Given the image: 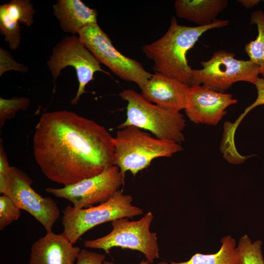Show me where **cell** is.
Listing matches in <instances>:
<instances>
[{
	"label": "cell",
	"instance_id": "cell-1",
	"mask_svg": "<svg viewBox=\"0 0 264 264\" xmlns=\"http://www.w3.org/2000/svg\"><path fill=\"white\" fill-rule=\"evenodd\" d=\"M113 138L104 126L72 111L45 112L35 127L33 153L48 179L66 186L114 165Z\"/></svg>",
	"mask_w": 264,
	"mask_h": 264
},
{
	"label": "cell",
	"instance_id": "cell-2",
	"mask_svg": "<svg viewBox=\"0 0 264 264\" xmlns=\"http://www.w3.org/2000/svg\"><path fill=\"white\" fill-rule=\"evenodd\" d=\"M228 20H218L202 26H188L178 24L172 17L166 33L154 42L145 44L141 50L147 58L153 62V69L190 86L192 68L187 59L188 51L206 31L227 25Z\"/></svg>",
	"mask_w": 264,
	"mask_h": 264
},
{
	"label": "cell",
	"instance_id": "cell-3",
	"mask_svg": "<svg viewBox=\"0 0 264 264\" xmlns=\"http://www.w3.org/2000/svg\"><path fill=\"white\" fill-rule=\"evenodd\" d=\"M114 165L125 176L127 171L135 176L158 157H169L181 152L180 144L153 137L148 132L130 126L120 129L113 138Z\"/></svg>",
	"mask_w": 264,
	"mask_h": 264
},
{
	"label": "cell",
	"instance_id": "cell-4",
	"mask_svg": "<svg viewBox=\"0 0 264 264\" xmlns=\"http://www.w3.org/2000/svg\"><path fill=\"white\" fill-rule=\"evenodd\" d=\"M127 102V117L118 128L132 126L148 131L156 138L180 144L185 140L183 131L186 126L184 116L180 112L165 109L146 99L132 89L119 93Z\"/></svg>",
	"mask_w": 264,
	"mask_h": 264
},
{
	"label": "cell",
	"instance_id": "cell-5",
	"mask_svg": "<svg viewBox=\"0 0 264 264\" xmlns=\"http://www.w3.org/2000/svg\"><path fill=\"white\" fill-rule=\"evenodd\" d=\"M130 195L117 190L108 200L96 206L77 209L68 205L63 210V233L72 244H75L86 232L108 221L141 215L143 210L132 204Z\"/></svg>",
	"mask_w": 264,
	"mask_h": 264
},
{
	"label": "cell",
	"instance_id": "cell-6",
	"mask_svg": "<svg viewBox=\"0 0 264 264\" xmlns=\"http://www.w3.org/2000/svg\"><path fill=\"white\" fill-rule=\"evenodd\" d=\"M154 217L150 211L138 220L131 221L127 218L114 220L111 221L112 229L109 234L95 240L84 241V246L102 249L108 254L115 247L137 250L153 264L159 258L157 234L150 230Z\"/></svg>",
	"mask_w": 264,
	"mask_h": 264
},
{
	"label": "cell",
	"instance_id": "cell-7",
	"mask_svg": "<svg viewBox=\"0 0 264 264\" xmlns=\"http://www.w3.org/2000/svg\"><path fill=\"white\" fill-rule=\"evenodd\" d=\"M234 53L223 50L215 52L211 58L200 63L202 68L192 69L190 86L201 85L225 93L236 82L254 85L259 78L260 68L251 61L237 59Z\"/></svg>",
	"mask_w": 264,
	"mask_h": 264
},
{
	"label": "cell",
	"instance_id": "cell-8",
	"mask_svg": "<svg viewBox=\"0 0 264 264\" xmlns=\"http://www.w3.org/2000/svg\"><path fill=\"white\" fill-rule=\"evenodd\" d=\"M78 34L81 42L98 62L122 80L135 83L141 89L151 77L152 74L140 63L124 56L114 47L109 36L97 23L86 26Z\"/></svg>",
	"mask_w": 264,
	"mask_h": 264
},
{
	"label": "cell",
	"instance_id": "cell-9",
	"mask_svg": "<svg viewBox=\"0 0 264 264\" xmlns=\"http://www.w3.org/2000/svg\"><path fill=\"white\" fill-rule=\"evenodd\" d=\"M47 66L54 83L64 68L67 66L74 68L79 86L76 96L71 101L72 105H76L81 95L86 92L85 88L88 83L94 80L96 72H102L110 76L109 72L102 68L100 63L76 35L65 36L53 47Z\"/></svg>",
	"mask_w": 264,
	"mask_h": 264
},
{
	"label": "cell",
	"instance_id": "cell-10",
	"mask_svg": "<svg viewBox=\"0 0 264 264\" xmlns=\"http://www.w3.org/2000/svg\"><path fill=\"white\" fill-rule=\"evenodd\" d=\"M119 168L112 165L100 174L61 188L48 187L46 192L70 201L77 209L92 207L108 200L125 183Z\"/></svg>",
	"mask_w": 264,
	"mask_h": 264
},
{
	"label": "cell",
	"instance_id": "cell-11",
	"mask_svg": "<svg viewBox=\"0 0 264 264\" xmlns=\"http://www.w3.org/2000/svg\"><path fill=\"white\" fill-rule=\"evenodd\" d=\"M33 180L25 173L11 166L4 193L21 210L27 211L44 228L46 232L52 227L60 217L57 203L50 197H43L31 185Z\"/></svg>",
	"mask_w": 264,
	"mask_h": 264
},
{
	"label": "cell",
	"instance_id": "cell-12",
	"mask_svg": "<svg viewBox=\"0 0 264 264\" xmlns=\"http://www.w3.org/2000/svg\"><path fill=\"white\" fill-rule=\"evenodd\" d=\"M238 101L229 93L215 91L202 85L189 87L185 113L196 124L216 125L227 113L226 109Z\"/></svg>",
	"mask_w": 264,
	"mask_h": 264
},
{
	"label": "cell",
	"instance_id": "cell-13",
	"mask_svg": "<svg viewBox=\"0 0 264 264\" xmlns=\"http://www.w3.org/2000/svg\"><path fill=\"white\" fill-rule=\"evenodd\" d=\"M188 86L158 73L152 74L141 89L149 101L169 110L180 112L185 107Z\"/></svg>",
	"mask_w": 264,
	"mask_h": 264
},
{
	"label": "cell",
	"instance_id": "cell-14",
	"mask_svg": "<svg viewBox=\"0 0 264 264\" xmlns=\"http://www.w3.org/2000/svg\"><path fill=\"white\" fill-rule=\"evenodd\" d=\"M81 251L64 233L46 232L33 243L29 264H74Z\"/></svg>",
	"mask_w": 264,
	"mask_h": 264
},
{
	"label": "cell",
	"instance_id": "cell-15",
	"mask_svg": "<svg viewBox=\"0 0 264 264\" xmlns=\"http://www.w3.org/2000/svg\"><path fill=\"white\" fill-rule=\"evenodd\" d=\"M35 13L29 0H11L0 5V33L11 50L20 47V23L30 27L34 22Z\"/></svg>",
	"mask_w": 264,
	"mask_h": 264
},
{
	"label": "cell",
	"instance_id": "cell-16",
	"mask_svg": "<svg viewBox=\"0 0 264 264\" xmlns=\"http://www.w3.org/2000/svg\"><path fill=\"white\" fill-rule=\"evenodd\" d=\"M52 8L62 30L72 35L89 24L97 23V10L81 0H58Z\"/></svg>",
	"mask_w": 264,
	"mask_h": 264
},
{
	"label": "cell",
	"instance_id": "cell-17",
	"mask_svg": "<svg viewBox=\"0 0 264 264\" xmlns=\"http://www.w3.org/2000/svg\"><path fill=\"white\" fill-rule=\"evenodd\" d=\"M228 3L227 0H176L175 9L178 18L202 26L217 21Z\"/></svg>",
	"mask_w": 264,
	"mask_h": 264
},
{
	"label": "cell",
	"instance_id": "cell-18",
	"mask_svg": "<svg viewBox=\"0 0 264 264\" xmlns=\"http://www.w3.org/2000/svg\"><path fill=\"white\" fill-rule=\"evenodd\" d=\"M220 242V248L215 253H196L186 262H172L170 264H243L236 241L231 236H224Z\"/></svg>",
	"mask_w": 264,
	"mask_h": 264
},
{
	"label": "cell",
	"instance_id": "cell-19",
	"mask_svg": "<svg viewBox=\"0 0 264 264\" xmlns=\"http://www.w3.org/2000/svg\"><path fill=\"white\" fill-rule=\"evenodd\" d=\"M256 24L258 35L244 46V51L249 60L260 68V74L264 79V12L261 10L252 12L250 17V25Z\"/></svg>",
	"mask_w": 264,
	"mask_h": 264
},
{
	"label": "cell",
	"instance_id": "cell-20",
	"mask_svg": "<svg viewBox=\"0 0 264 264\" xmlns=\"http://www.w3.org/2000/svg\"><path fill=\"white\" fill-rule=\"evenodd\" d=\"M262 244L260 240L252 242L246 234L240 238L237 247L243 264H264Z\"/></svg>",
	"mask_w": 264,
	"mask_h": 264
},
{
	"label": "cell",
	"instance_id": "cell-21",
	"mask_svg": "<svg viewBox=\"0 0 264 264\" xmlns=\"http://www.w3.org/2000/svg\"><path fill=\"white\" fill-rule=\"evenodd\" d=\"M30 100L24 97H14L11 99L0 98V125L2 127L5 121L14 117L19 110H25Z\"/></svg>",
	"mask_w": 264,
	"mask_h": 264
},
{
	"label": "cell",
	"instance_id": "cell-22",
	"mask_svg": "<svg viewBox=\"0 0 264 264\" xmlns=\"http://www.w3.org/2000/svg\"><path fill=\"white\" fill-rule=\"evenodd\" d=\"M21 210L8 196H0V230L3 231L12 222L17 220Z\"/></svg>",
	"mask_w": 264,
	"mask_h": 264
},
{
	"label": "cell",
	"instance_id": "cell-23",
	"mask_svg": "<svg viewBox=\"0 0 264 264\" xmlns=\"http://www.w3.org/2000/svg\"><path fill=\"white\" fill-rule=\"evenodd\" d=\"M9 70L26 73L28 69L25 65L16 61L8 50L0 47V76Z\"/></svg>",
	"mask_w": 264,
	"mask_h": 264
},
{
	"label": "cell",
	"instance_id": "cell-24",
	"mask_svg": "<svg viewBox=\"0 0 264 264\" xmlns=\"http://www.w3.org/2000/svg\"><path fill=\"white\" fill-rule=\"evenodd\" d=\"M11 166L9 165L7 155L4 152L2 141L0 144V193L1 195L5 193L7 182V178Z\"/></svg>",
	"mask_w": 264,
	"mask_h": 264
},
{
	"label": "cell",
	"instance_id": "cell-25",
	"mask_svg": "<svg viewBox=\"0 0 264 264\" xmlns=\"http://www.w3.org/2000/svg\"><path fill=\"white\" fill-rule=\"evenodd\" d=\"M105 257V255L82 249L77 259L76 264H103Z\"/></svg>",
	"mask_w": 264,
	"mask_h": 264
},
{
	"label": "cell",
	"instance_id": "cell-26",
	"mask_svg": "<svg viewBox=\"0 0 264 264\" xmlns=\"http://www.w3.org/2000/svg\"><path fill=\"white\" fill-rule=\"evenodd\" d=\"M255 86L257 91V98L254 103L245 109L244 112L239 118L240 119H242L247 113L254 108L264 105V79L259 77Z\"/></svg>",
	"mask_w": 264,
	"mask_h": 264
},
{
	"label": "cell",
	"instance_id": "cell-27",
	"mask_svg": "<svg viewBox=\"0 0 264 264\" xmlns=\"http://www.w3.org/2000/svg\"><path fill=\"white\" fill-rule=\"evenodd\" d=\"M261 0H239L238 2L241 3L245 8H252L257 5Z\"/></svg>",
	"mask_w": 264,
	"mask_h": 264
},
{
	"label": "cell",
	"instance_id": "cell-28",
	"mask_svg": "<svg viewBox=\"0 0 264 264\" xmlns=\"http://www.w3.org/2000/svg\"><path fill=\"white\" fill-rule=\"evenodd\" d=\"M103 264H114L112 262L104 261L103 262ZM139 264H151V263H150L147 260V261L142 260L141 261ZM158 264H168L165 262H161Z\"/></svg>",
	"mask_w": 264,
	"mask_h": 264
}]
</instances>
